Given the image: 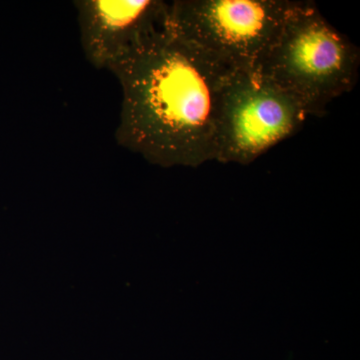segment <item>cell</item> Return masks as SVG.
I'll return each instance as SVG.
<instances>
[{"label": "cell", "instance_id": "cell-1", "mask_svg": "<svg viewBox=\"0 0 360 360\" xmlns=\"http://www.w3.org/2000/svg\"><path fill=\"white\" fill-rule=\"evenodd\" d=\"M229 66L167 25L111 66L122 89L118 146L163 167L214 160L220 91Z\"/></svg>", "mask_w": 360, "mask_h": 360}, {"label": "cell", "instance_id": "cell-2", "mask_svg": "<svg viewBox=\"0 0 360 360\" xmlns=\"http://www.w3.org/2000/svg\"><path fill=\"white\" fill-rule=\"evenodd\" d=\"M360 51L311 1H300L255 70L321 117L333 99L354 89Z\"/></svg>", "mask_w": 360, "mask_h": 360}, {"label": "cell", "instance_id": "cell-3", "mask_svg": "<svg viewBox=\"0 0 360 360\" xmlns=\"http://www.w3.org/2000/svg\"><path fill=\"white\" fill-rule=\"evenodd\" d=\"M300 4L292 0H174L168 4L167 26L232 70H255Z\"/></svg>", "mask_w": 360, "mask_h": 360}, {"label": "cell", "instance_id": "cell-4", "mask_svg": "<svg viewBox=\"0 0 360 360\" xmlns=\"http://www.w3.org/2000/svg\"><path fill=\"white\" fill-rule=\"evenodd\" d=\"M307 117L300 101L266 75L231 68L220 91L214 160L250 165L297 134Z\"/></svg>", "mask_w": 360, "mask_h": 360}, {"label": "cell", "instance_id": "cell-5", "mask_svg": "<svg viewBox=\"0 0 360 360\" xmlns=\"http://www.w3.org/2000/svg\"><path fill=\"white\" fill-rule=\"evenodd\" d=\"M80 45L96 70H110L167 21L163 0H75Z\"/></svg>", "mask_w": 360, "mask_h": 360}]
</instances>
